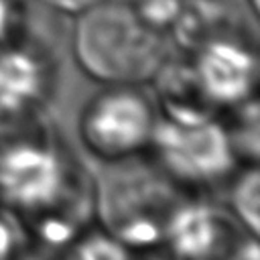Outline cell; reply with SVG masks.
I'll use <instances>...</instances> for the list:
<instances>
[{"label": "cell", "mask_w": 260, "mask_h": 260, "mask_svg": "<svg viewBox=\"0 0 260 260\" xmlns=\"http://www.w3.org/2000/svg\"><path fill=\"white\" fill-rule=\"evenodd\" d=\"M43 2L57 10H63V12H83L102 0H43Z\"/></svg>", "instance_id": "cell-11"}, {"label": "cell", "mask_w": 260, "mask_h": 260, "mask_svg": "<svg viewBox=\"0 0 260 260\" xmlns=\"http://www.w3.org/2000/svg\"><path fill=\"white\" fill-rule=\"evenodd\" d=\"M179 203L158 175L142 169H118L100 183L93 213L106 234L130 252L142 254L162 248L165 228Z\"/></svg>", "instance_id": "cell-2"}, {"label": "cell", "mask_w": 260, "mask_h": 260, "mask_svg": "<svg viewBox=\"0 0 260 260\" xmlns=\"http://www.w3.org/2000/svg\"><path fill=\"white\" fill-rule=\"evenodd\" d=\"M152 128L148 102L124 85L95 98L81 120L85 146L106 160H122L140 150L150 140Z\"/></svg>", "instance_id": "cell-5"}, {"label": "cell", "mask_w": 260, "mask_h": 260, "mask_svg": "<svg viewBox=\"0 0 260 260\" xmlns=\"http://www.w3.org/2000/svg\"><path fill=\"white\" fill-rule=\"evenodd\" d=\"M8 30V4L6 0H0V39H4Z\"/></svg>", "instance_id": "cell-12"}, {"label": "cell", "mask_w": 260, "mask_h": 260, "mask_svg": "<svg viewBox=\"0 0 260 260\" xmlns=\"http://www.w3.org/2000/svg\"><path fill=\"white\" fill-rule=\"evenodd\" d=\"M22 248L18 225L8 217L0 215V260H16Z\"/></svg>", "instance_id": "cell-10"}, {"label": "cell", "mask_w": 260, "mask_h": 260, "mask_svg": "<svg viewBox=\"0 0 260 260\" xmlns=\"http://www.w3.org/2000/svg\"><path fill=\"white\" fill-rule=\"evenodd\" d=\"M73 51L79 67L98 81L132 85L150 79L162 65V41L130 6L98 2L81 12Z\"/></svg>", "instance_id": "cell-1"}, {"label": "cell", "mask_w": 260, "mask_h": 260, "mask_svg": "<svg viewBox=\"0 0 260 260\" xmlns=\"http://www.w3.org/2000/svg\"><path fill=\"white\" fill-rule=\"evenodd\" d=\"M169 260H258V238L205 203H179L165 228Z\"/></svg>", "instance_id": "cell-4"}, {"label": "cell", "mask_w": 260, "mask_h": 260, "mask_svg": "<svg viewBox=\"0 0 260 260\" xmlns=\"http://www.w3.org/2000/svg\"><path fill=\"white\" fill-rule=\"evenodd\" d=\"M43 71L37 59L24 51L0 53V114L26 110L41 93Z\"/></svg>", "instance_id": "cell-7"}, {"label": "cell", "mask_w": 260, "mask_h": 260, "mask_svg": "<svg viewBox=\"0 0 260 260\" xmlns=\"http://www.w3.org/2000/svg\"><path fill=\"white\" fill-rule=\"evenodd\" d=\"M150 140L165 171L183 183H213L236 165L225 128L187 108H171L165 120L154 122Z\"/></svg>", "instance_id": "cell-3"}, {"label": "cell", "mask_w": 260, "mask_h": 260, "mask_svg": "<svg viewBox=\"0 0 260 260\" xmlns=\"http://www.w3.org/2000/svg\"><path fill=\"white\" fill-rule=\"evenodd\" d=\"M236 223L250 236L260 234V175L258 171L246 169L232 187L230 211Z\"/></svg>", "instance_id": "cell-8"}, {"label": "cell", "mask_w": 260, "mask_h": 260, "mask_svg": "<svg viewBox=\"0 0 260 260\" xmlns=\"http://www.w3.org/2000/svg\"><path fill=\"white\" fill-rule=\"evenodd\" d=\"M197 79L213 102L238 104L254 89L256 59L238 43L213 41L199 53Z\"/></svg>", "instance_id": "cell-6"}, {"label": "cell", "mask_w": 260, "mask_h": 260, "mask_svg": "<svg viewBox=\"0 0 260 260\" xmlns=\"http://www.w3.org/2000/svg\"><path fill=\"white\" fill-rule=\"evenodd\" d=\"M59 260H136V254L104 230H98L77 236L59 254Z\"/></svg>", "instance_id": "cell-9"}]
</instances>
